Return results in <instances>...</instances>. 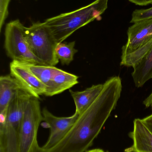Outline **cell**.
Here are the masks:
<instances>
[{"label": "cell", "mask_w": 152, "mask_h": 152, "mask_svg": "<svg viewBox=\"0 0 152 152\" xmlns=\"http://www.w3.org/2000/svg\"><path fill=\"white\" fill-rule=\"evenodd\" d=\"M43 121L39 99L31 96L25 110L20 129L18 152H32L38 145L37 133Z\"/></svg>", "instance_id": "6"}, {"label": "cell", "mask_w": 152, "mask_h": 152, "mask_svg": "<svg viewBox=\"0 0 152 152\" xmlns=\"http://www.w3.org/2000/svg\"><path fill=\"white\" fill-rule=\"evenodd\" d=\"M152 19V7L148 9L136 10L132 13L130 23H134L137 21Z\"/></svg>", "instance_id": "18"}, {"label": "cell", "mask_w": 152, "mask_h": 152, "mask_svg": "<svg viewBox=\"0 0 152 152\" xmlns=\"http://www.w3.org/2000/svg\"><path fill=\"white\" fill-rule=\"evenodd\" d=\"M43 121L50 129L49 137L46 143L42 146L47 151L59 143L67 134L79 117L75 113L72 116L68 117H58L53 114L46 108L42 111Z\"/></svg>", "instance_id": "7"}, {"label": "cell", "mask_w": 152, "mask_h": 152, "mask_svg": "<svg viewBox=\"0 0 152 152\" xmlns=\"http://www.w3.org/2000/svg\"><path fill=\"white\" fill-rule=\"evenodd\" d=\"M151 109L152 110V106L151 107Z\"/></svg>", "instance_id": "25"}, {"label": "cell", "mask_w": 152, "mask_h": 152, "mask_svg": "<svg viewBox=\"0 0 152 152\" xmlns=\"http://www.w3.org/2000/svg\"><path fill=\"white\" fill-rule=\"evenodd\" d=\"M103 88V84H99L93 85L82 91H74L70 89L76 105L75 113L79 115L87 109L100 94Z\"/></svg>", "instance_id": "11"}, {"label": "cell", "mask_w": 152, "mask_h": 152, "mask_svg": "<svg viewBox=\"0 0 152 152\" xmlns=\"http://www.w3.org/2000/svg\"><path fill=\"white\" fill-rule=\"evenodd\" d=\"M128 40L122 47L121 56L130 53L152 38V19L134 23L127 31Z\"/></svg>", "instance_id": "9"}, {"label": "cell", "mask_w": 152, "mask_h": 152, "mask_svg": "<svg viewBox=\"0 0 152 152\" xmlns=\"http://www.w3.org/2000/svg\"><path fill=\"white\" fill-rule=\"evenodd\" d=\"M32 96L24 88L15 93L10 102L4 126L0 127V141L7 145H18V136L23 115Z\"/></svg>", "instance_id": "5"}, {"label": "cell", "mask_w": 152, "mask_h": 152, "mask_svg": "<svg viewBox=\"0 0 152 152\" xmlns=\"http://www.w3.org/2000/svg\"><path fill=\"white\" fill-rule=\"evenodd\" d=\"M85 152H106L101 149H94L92 150H88Z\"/></svg>", "instance_id": "24"}, {"label": "cell", "mask_w": 152, "mask_h": 152, "mask_svg": "<svg viewBox=\"0 0 152 152\" xmlns=\"http://www.w3.org/2000/svg\"><path fill=\"white\" fill-rule=\"evenodd\" d=\"M10 75L32 96L39 99L46 91V86L36 77L24 63L12 61L10 63Z\"/></svg>", "instance_id": "8"}, {"label": "cell", "mask_w": 152, "mask_h": 152, "mask_svg": "<svg viewBox=\"0 0 152 152\" xmlns=\"http://www.w3.org/2000/svg\"><path fill=\"white\" fill-rule=\"evenodd\" d=\"M129 1L136 5L145 6L148 4H152V0H128Z\"/></svg>", "instance_id": "20"}, {"label": "cell", "mask_w": 152, "mask_h": 152, "mask_svg": "<svg viewBox=\"0 0 152 152\" xmlns=\"http://www.w3.org/2000/svg\"><path fill=\"white\" fill-rule=\"evenodd\" d=\"M133 69L131 75L137 87H142L147 81L152 79V48L143 59Z\"/></svg>", "instance_id": "14"}, {"label": "cell", "mask_w": 152, "mask_h": 152, "mask_svg": "<svg viewBox=\"0 0 152 152\" xmlns=\"http://www.w3.org/2000/svg\"><path fill=\"white\" fill-rule=\"evenodd\" d=\"M11 0H0V31L9 14V5Z\"/></svg>", "instance_id": "19"}, {"label": "cell", "mask_w": 152, "mask_h": 152, "mask_svg": "<svg viewBox=\"0 0 152 152\" xmlns=\"http://www.w3.org/2000/svg\"><path fill=\"white\" fill-rule=\"evenodd\" d=\"M152 48V38L146 43L130 53L121 56L120 65L134 68L139 64Z\"/></svg>", "instance_id": "16"}, {"label": "cell", "mask_w": 152, "mask_h": 152, "mask_svg": "<svg viewBox=\"0 0 152 152\" xmlns=\"http://www.w3.org/2000/svg\"><path fill=\"white\" fill-rule=\"evenodd\" d=\"M109 0H95L73 11L46 20L57 43L62 42L79 28L95 20H100L108 8Z\"/></svg>", "instance_id": "2"}, {"label": "cell", "mask_w": 152, "mask_h": 152, "mask_svg": "<svg viewBox=\"0 0 152 152\" xmlns=\"http://www.w3.org/2000/svg\"><path fill=\"white\" fill-rule=\"evenodd\" d=\"M142 119L152 133V113Z\"/></svg>", "instance_id": "21"}, {"label": "cell", "mask_w": 152, "mask_h": 152, "mask_svg": "<svg viewBox=\"0 0 152 152\" xmlns=\"http://www.w3.org/2000/svg\"><path fill=\"white\" fill-rule=\"evenodd\" d=\"M0 152H2V151H0Z\"/></svg>", "instance_id": "26"}, {"label": "cell", "mask_w": 152, "mask_h": 152, "mask_svg": "<svg viewBox=\"0 0 152 152\" xmlns=\"http://www.w3.org/2000/svg\"><path fill=\"white\" fill-rule=\"evenodd\" d=\"M79 77L59 69L53 79L52 85L46 96L59 94L78 84Z\"/></svg>", "instance_id": "13"}, {"label": "cell", "mask_w": 152, "mask_h": 152, "mask_svg": "<svg viewBox=\"0 0 152 152\" xmlns=\"http://www.w3.org/2000/svg\"><path fill=\"white\" fill-rule=\"evenodd\" d=\"M25 27L18 19L6 24L4 42L6 54L12 61L46 66L31 52L25 37Z\"/></svg>", "instance_id": "4"}, {"label": "cell", "mask_w": 152, "mask_h": 152, "mask_svg": "<svg viewBox=\"0 0 152 152\" xmlns=\"http://www.w3.org/2000/svg\"><path fill=\"white\" fill-rule=\"evenodd\" d=\"M143 104L146 108H151L152 106V90L151 94L145 99Z\"/></svg>", "instance_id": "22"}, {"label": "cell", "mask_w": 152, "mask_h": 152, "mask_svg": "<svg viewBox=\"0 0 152 152\" xmlns=\"http://www.w3.org/2000/svg\"><path fill=\"white\" fill-rule=\"evenodd\" d=\"M129 135L133 144L125 152H152V133L142 119H134L133 130Z\"/></svg>", "instance_id": "10"}, {"label": "cell", "mask_w": 152, "mask_h": 152, "mask_svg": "<svg viewBox=\"0 0 152 152\" xmlns=\"http://www.w3.org/2000/svg\"><path fill=\"white\" fill-rule=\"evenodd\" d=\"M122 90V80L119 76L108 79L103 83L100 94L79 115L65 137L46 152H85L88 150L116 109Z\"/></svg>", "instance_id": "1"}, {"label": "cell", "mask_w": 152, "mask_h": 152, "mask_svg": "<svg viewBox=\"0 0 152 152\" xmlns=\"http://www.w3.org/2000/svg\"><path fill=\"white\" fill-rule=\"evenodd\" d=\"M32 152H47L46 151H44L42 147H40L39 145L37 146L36 147V148L34 149V151Z\"/></svg>", "instance_id": "23"}, {"label": "cell", "mask_w": 152, "mask_h": 152, "mask_svg": "<svg viewBox=\"0 0 152 152\" xmlns=\"http://www.w3.org/2000/svg\"><path fill=\"white\" fill-rule=\"evenodd\" d=\"M25 37L32 53L46 66H55L59 61L55 53L58 43L45 22H34L25 27Z\"/></svg>", "instance_id": "3"}, {"label": "cell", "mask_w": 152, "mask_h": 152, "mask_svg": "<svg viewBox=\"0 0 152 152\" xmlns=\"http://www.w3.org/2000/svg\"><path fill=\"white\" fill-rule=\"evenodd\" d=\"M24 63L26 67L46 87V91L44 95L46 96L50 92L52 85L54 76L59 68L54 66L36 65Z\"/></svg>", "instance_id": "15"}, {"label": "cell", "mask_w": 152, "mask_h": 152, "mask_svg": "<svg viewBox=\"0 0 152 152\" xmlns=\"http://www.w3.org/2000/svg\"><path fill=\"white\" fill-rule=\"evenodd\" d=\"M24 88L13 77L10 75L0 77V112L8 108L15 93Z\"/></svg>", "instance_id": "12"}, {"label": "cell", "mask_w": 152, "mask_h": 152, "mask_svg": "<svg viewBox=\"0 0 152 152\" xmlns=\"http://www.w3.org/2000/svg\"><path fill=\"white\" fill-rule=\"evenodd\" d=\"M76 42L59 43L56 45L55 53L62 65H69L74 59V55L78 52L75 48Z\"/></svg>", "instance_id": "17"}]
</instances>
